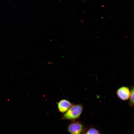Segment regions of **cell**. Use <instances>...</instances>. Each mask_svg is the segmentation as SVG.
<instances>
[{"mask_svg": "<svg viewBox=\"0 0 134 134\" xmlns=\"http://www.w3.org/2000/svg\"><path fill=\"white\" fill-rule=\"evenodd\" d=\"M83 107L80 104L72 105L65 112L62 119L75 120L79 118L83 111Z\"/></svg>", "mask_w": 134, "mask_h": 134, "instance_id": "6da1fadb", "label": "cell"}, {"mask_svg": "<svg viewBox=\"0 0 134 134\" xmlns=\"http://www.w3.org/2000/svg\"><path fill=\"white\" fill-rule=\"evenodd\" d=\"M86 128L81 122L77 121L70 123L67 129L70 134H84Z\"/></svg>", "mask_w": 134, "mask_h": 134, "instance_id": "7a4b0ae2", "label": "cell"}, {"mask_svg": "<svg viewBox=\"0 0 134 134\" xmlns=\"http://www.w3.org/2000/svg\"><path fill=\"white\" fill-rule=\"evenodd\" d=\"M116 93L120 99L123 100H126L129 99L131 91L128 87L124 86L119 88L117 90Z\"/></svg>", "mask_w": 134, "mask_h": 134, "instance_id": "3957f363", "label": "cell"}, {"mask_svg": "<svg viewBox=\"0 0 134 134\" xmlns=\"http://www.w3.org/2000/svg\"><path fill=\"white\" fill-rule=\"evenodd\" d=\"M59 111L62 113H65L72 105V104L68 100L62 99L57 103Z\"/></svg>", "mask_w": 134, "mask_h": 134, "instance_id": "277c9868", "label": "cell"}, {"mask_svg": "<svg viewBox=\"0 0 134 134\" xmlns=\"http://www.w3.org/2000/svg\"><path fill=\"white\" fill-rule=\"evenodd\" d=\"M84 134H101L99 130L95 127H86Z\"/></svg>", "mask_w": 134, "mask_h": 134, "instance_id": "5b68a950", "label": "cell"}, {"mask_svg": "<svg viewBox=\"0 0 134 134\" xmlns=\"http://www.w3.org/2000/svg\"><path fill=\"white\" fill-rule=\"evenodd\" d=\"M130 91L129 104L131 106H134V86L132 88Z\"/></svg>", "mask_w": 134, "mask_h": 134, "instance_id": "8992f818", "label": "cell"}]
</instances>
